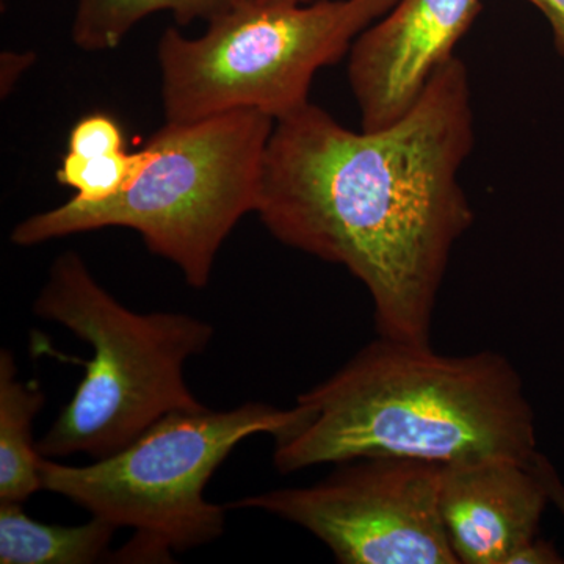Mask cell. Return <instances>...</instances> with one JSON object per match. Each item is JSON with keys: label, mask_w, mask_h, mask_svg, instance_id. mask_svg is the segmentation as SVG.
Returning <instances> with one entry per match:
<instances>
[{"label": "cell", "mask_w": 564, "mask_h": 564, "mask_svg": "<svg viewBox=\"0 0 564 564\" xmlns=\"http://www.w3.org/2000/svg\"><path fill=\"white\" fill-rule=\"evenodd\" d=\"M296 403L311 415L276 440L281 474L375 456L445 464L538 455L524 384L496 351L447 356L378 336Z\"/></svg>", "instance_id": "7a4b0ae2"}, {"label": "cell", "mask_w": 564, "mask_h": 564, "mask_svg": "<svg viewBox=\"0 0 564 564\" xmlns=\"http://www.w3.org/2000/svg\"><path fill=\"white\" fill-rule=\"evenodd\" d=\"M120 151H124V135L121 126L109 115H88L69 133L68 152L77 158H96Z\"/></svg>", "instance_id": "5bb4252c"}, {"label": "cell", "mask_w": 564, "mask_h": 564, "mask_svg": "<svg viewBox=\"0 0 564 564\" xmlns=\"http://www.w3.org/2000/svg\"><path fill=\"white\" fill-rule=\"evenodd\" d=\"M311 411L245 403L232 410L199 406L172 411L131 444L87 466L41 459L43 489L79 505L133 536L117 563H169L225 532L226 508L206 499L212 475L234 448L256 434L274 441L295 432Z\"/></svg>", "instance_id": "277c9868"}, {"label": "cell", "mask_w": 564, "mask_h": 564, "mask_svg": "<svg viewBox=\"0 0 564 564\" xmlns=\"http://www.w3.org/2000/svg\"><path fill=\"white\" fill-rule=\"evenodd\" d=\"M274 120L234 110L193 122H166L148 140L131 184L102 203L70 198L25 218L11 231L18 247H35L106 228L139 232L148 250L174 263L188 285L209 284L221 245L256 212L263 159Z\"/></svg>", "instance_id": "3957f363"}, {"label": "cell", "mask_w": 564, "mask_h": 564, "mask_svg": "<svg viewBox=\"0 0 564 564\" xmlns=\"http://www.w3.org/2000/svg\"><path fill=\"white\" fill-rule=\"evenodd\" d=\"M46 403L36 381H22L10 350L0 352V503H24L43 489V455L33 423Z\"/></svg>", "instance_id": "30bf717a"}, {"label": "cell", "mask_w": 564, "mask_h": 564, "mask_svg": "<svg viewBox=\"0 0 564 564\" xmlns=\"http://www.w3.org/2000/svg\"><path fill=\"white\" fill-rule=\"evenodd\" d=\"M534 464H536L538 470H540L541 477H543L544 484L547 486L549 499L554 500L564 511V488L560 485L558 477H556L551 464L540 454L534 458Z\"/></svg>", "instance_id": "ac0fdd59"}, {"label": "cell", "mask_w": 564, "mask_h": 564, "mask_svg": "<svg viewBox=\"0 0 564 564\" xmlns=\"http://www.w3.org/2000/svg\"><path fill=\"white\" fill-rule=\"evenodd\" d=\"M534 458L441 464L437 507L458 563L507 564L516 549L538 536L549 492Z\"/></svg>", "instance_id": "9c48e42d"}, {"label": "cell", "mask_w": 564, "mask_h": 564, "mask_svg": "<svg viewBox=\"0 0 564 564\" xmlns=\"http://www.w3.org/2000/svg\"><path fill=\"white\" fill-rule=\"evenodd\" d=\"M256 2H265V3H307L311 0H256Z\"/></svg>", "instance_id": "d6986e66"}, {"label": "cell", "mask_w": 564, "mask_h": 564, "mask_svg": "<svg viewBox=\"0 0 564 564\" xmlns=\"http://www.w3.org/2000/svg\"><path fill=\"white\" fill-rule=\"evenodd\" d=\"M118 527L93 516L82 525L36 521L22 503H0V563L91 564L107 554Z\"/></svg>", "instance_id": "8fae6325"}, {"label": "cell", "mask_w": 564, "mask_h": 564, "mask_svg": "<svg viewBox=\"0 0 564 564\" xmlns=\"http://www.w3.org/2000/svg\"><path fill=\"white\" fill-rule=\"evenodd\" d=\"M399 0L250 2L187 39L166 29L158 44L166 122H193L234 110L274 121L310 104L318 69L336 65L367 28Z\"/></svg>", "instance_id": "8992f818"}, {"label": "cell", "mask_w": 564, "mask_h": 564, "mask_svg": "<svg viewBox=\"0 0 564 564\" xmlns=\"http://www.w3.org/2000/svg\"><path fill=\"white\" fill-rule=\"evenodd\" d=\"M33 58H35V54H32V52H24V54L3 52L2 73H0V90H2V96L9 95L13 90L17 80L20 79L25 70L31 68Z\"/></svg>", "instance_id": "2e32d148"}, {"label": "cell", "mask_w": 564, "mask_h": 564, "mask_svg": "<svg viewBox=\"0 0 564 564\" xmlns=\"http://www.w3.org/2000/svg\"><path fill=\"white\" fill-rule=\"evenodd\" d=\"M480 0H399L355 40L348 82L362 131L403 118L480 14Z\"/></svg>", "instance_id": "ba28073f"}, {"label": "cell", "mask_w": 564, "mask_h": 564, "mask_svg": "<svg viewBox=\"0 0 564 564\" xmlns=\"http://www.w3.org/2000/svg\"><path fill=\"white\" fill-rule=\"evenodd\" d=\"M144 162V150L120 151L96 158H77L66 152L57 170V181L74 188L82 203H102L120 195Z\"/></svg>", "instance_id": "4fadbf2b"}, {"label": "cell", "mask_w": 564, "mask_h": 564, "mask_svg": "<svg viewBox=\"0 0 564 564\" xmlns=\"http://www.w3.org/2000/svg\"><path fill=\"white\" fill-rule=\"evenodd\" d=\"M250 0H77L74 44L82 51L117 50L128 33L144 18L170 11L181 25L210 22Z\"/></svg>", "instance_id": "7c38bea8"}, {"label": "cell", "mask_w": 564, "mask_h": 564, "mask_svg": "<svg viewBox=\"0 0 564 564\" xmlns=\"http://www.w3.org/2000/svg\"><path fill=\"white\" fill-rule=\"evenodd\" d=\"M33 311L93 350L73 399L36 443L44 458H106L163 415L203 406L184 377L185 364L214 337L202 318L133 313L95 280L76 251L52 263Z\"/></svg>", "instance_id": "5b68a950"}, {"label": "cell", "mask_w": 564, "mask_h": 564, "mask_svg": "<svg viewBox=\"0 0 564 564\" xmlns=\"http://www.w3.org/2000/svg\"><path fill=\"white\" fill-rule=\"evenodd\" d=\"M564 563L562 555L556 552L554 545L545 543L540 538L527 541L521 547L516 549L507 564H560Z\"/></svg>", "instance_id": "9a60e30c"}, {"label": "cell", "mask_w": 564, "mask_h": 564, "mask_svg": "<svg viewBox=\"0 0 564 564\" xmlns=\"http://www.w3.org/2000/svg\"><path fill=\"white\" fill-rule=\"evenodd\" d=\"M544 14L554 32V43L564 57V0H527Z\"/></svg>", "instance_id": "e0dca14e"}, {"label": "cell", "mask_w": 564, "mask_h": 564, "mask_svg": "<svg viewBox=\"0 0 564 564\" xmlns=\"http://www.w3.org/2000/svg\"><path fill=\"white\" fill-rule=\"evenodd\" d=\"M441 464L355 459L318 484L245 497L313 533L343 564H458L437 507Z\"/></svg>", "instance_id": "52a82bcc"}, {"label": "cell", "mask_w": 564, "mask_h": 564, "mask_svg": "<svg viewBox=\"0 0 564 564\" xmlns=\"http://www.w3.org/2000/svg\"><path fill=\"white\" fill-rule=\"evenodd\" d=\"M474 144L469 73L452 57L380 131L352 132L311 102L274 121L256 214L281 243L361 281L378 336L430 344L452 251L474 223L459 184Z\"/></svg>", "instance_id": "6da1fadb"}]
</instances>
